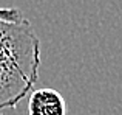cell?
<instances>
[{
	"label": "cell",
	"instance_id": "obj_2",
	"mask_svg": "<svg viewBox=\"0 0 122 115\" xmlns=\"http://www.w3.org/2000/svg\"><path fill=\"white\" fill-rule=\"evenodd\" d=\"M66 101L57 90L40 87L31 92L28 100V115H66Z\"/></svg>",
	"mask_w": 122,
	"mask_h": 115
},
{
	"label": "cell",
	"instance_id": "obj_1",
	"mask_svg": "<svg viewBox=\"0 0 122 115\" xmlns=\"http://www.w3.org/2000/svg\"><path fill=\"white\" fill-rule=\"evenodd\" d=\"M40 40L26 19H0V110L15 107L39 79Z\"/></svg>",
	"mask_w": 122,
	"mask_h": 115
},
{
	"label": "cell",
	"instance_id": "obj_3",
	"mask_svg": "<svg viewBox=\"0 0 122 115\" xmlns=\"http://www.w3.org/2000/svg\"><path fill=\"white\" fill-rule=\"evenodd\" d=\"M0 19L17 22L20 19H23V16H22V12L17 8H0Z\"/></svg>",
	"mask_w": 122,
	"mask_h": 115
},
{
	"label": "cell",
	"instance_id": "obj_4",
	"mask_svg": "<svg viewBox=\"0 0 122 115\" xmlns=\"http://www.w3.org/2000/svg\"><path fill=\"white\" fill-rule=\"evenodd\" d=\"M0 115H3V114H2V110H0Z\"/></svg>",
	"mask_w": 122,
	"mask_h": 115
}]
</instances>
